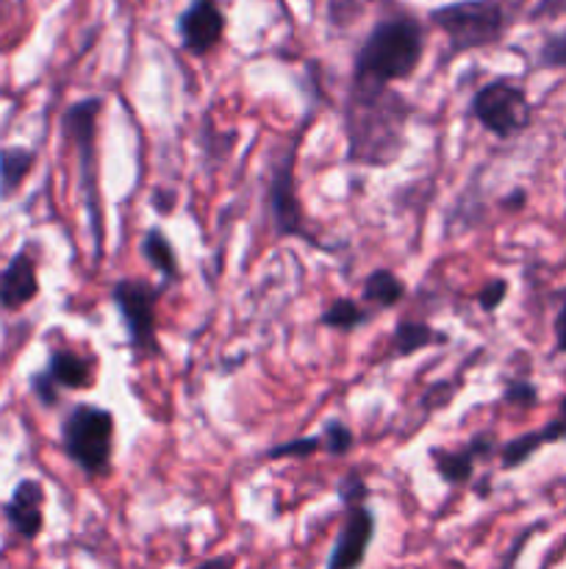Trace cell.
<instances>
[{"label":"cell","instance_id":"9a60e30c","mask_svg":"<svg viewBox=\"0 0 566 569\" xmlns=\"http://www.w3.org/2000/svg\"><path fill=\"white\" fill-rule=\"evenodd\" d=\"M44 372L50 376V381L59 387V392H83V389L94 387V359L92 356H81L75 350H53L48 356V365Z\"/></svg>","mask_w":566,"mask_h":569},{"label":"cell","instance_id":"603a6c76","mask_svg":"<svg viewBox=\"0 0 566 569\" xmlns=\"http://www.w3.org/2000/svg\"><path fill=\"white\" fill-rule=\"evenodd\" d=\"M536 61L544 70H566V31L549 33L538 48Z\"/></svg>","mask_w":566,"mask_h":569},{"label":"cell","instance_id":"ac0fdd59","mask_svg":"<svg viewBox=\"0 0 566 569\" xmlns=\"http://www.w3.org/2000/svg\"><path fill=\"white\" fill-rule=\"evenodd\" d=\"M142 256L148 259V264L164 278V283L181 281V261H178L175 248L170 244L166 233L161 228H150L142 239Z\"/></svg>","mask_w":566,"mask_h":569},{"label":"cell","instance_id":"5bb4252c","mask_svg":"<svg viewBox=\"0 0 566 569\" xmlns=\"http://www.w3.org/2000/svg\"><path fill=\"white\" fill-rule=\"evenodd\" d=\"M566 439V395L560 398L558 403V415L547 422L544 428L538 431H527L522 437H514L511 442H505L503 453H499V467L503 470H519L522 465L533 459L542 448L555 442H564Z\"/></svg>","mask_w":566,"mask_h":569},{"label":"cell","instance_id":"7a4b0ae2","mask_svg":"<svg viewBox=\"0 0 566 569\" xmlns=\"http://www.w3.org/2000/svg\"><path fill=\"white\" fill-rule=\"evenodd\" d=\"M425 56V31L414 17L381 20L364 39L353 61V81L388 87L414 76Z\"/></svg>","mask_w":566,"mask_h":569},{"label":"cell","instance_id":"2e32d148","mask_svg":"<svg viewBox=\"0 0 566 569\" xmlns=\"http://www.w3.org/2000/svg\"><path fill=\"white\" fill-rule=\"evenodd\" d=\"M449 337L442 328H433L425 320H400L394 326L392 333V356L397 359H408V356L420 353V350L438 348V345H447Z\"/></svg>","mask_w":566,"mask_h":569},{"label":"cell","instance_id":"4dcf8cb0","mask_svg":"<svg viewBox=\"0 0 566 569\" xmlns=\"http://www.w3.org/2000/svg\"><path fill=\"white\" fill-rule=\"evenodd\" d=\"M194 569H233V559L231 556H216V559L203 561V565H198Z\"/></svg>","mask_w":566,"mask_h":569},{"label":"cell","instance_id":"8992f818","mask_svg":"<svg viewBox=\"0 0 566 569\" xmlns=\"http://www.w3.org/2000/svg\"><path fill=\"white\" fill-rule=\"evenodd\" d=\"M170 283H148L142 278H120L111 287V303L117 306L125 326L128 348L137 359L161 356L159 342V300Z\"/></svg>","mask_w":566,"mask_h":569},{"label":"cell","instance_id":"6da1fadb","mask_svg":"<svg viewBox=\"0 0 566 569\" xmlns=\"http://www.w3.org/2000/svg\"><path fill=\"white\" fill-rule=\"evenodd\" d=\"M414 106L392 87L350 83L344 106L347 161L355 167H388L403 156Z\"/></svg>","mask_w":566,"mask_h":569},{"label":"cell","instance_id":"44dd1931","mask_svg":"<svg viewBox=\"0 0 566 569\" xmlns=\"http://www.w3.org/2000/svg\"><path fill=\"white\" fill-rule=\"evenodd\" d=\"M320 439H322V450H325L327 456H333V459H342V456H347L355 445L353 428L344 426L342 420L327 422V426L322 428Z\"/></svg>","mask_w":566,"mask_h":569},{"label":"cell","instance_id":"f1b7e54d","mask_svg":"<svg viewBox=\"0 0 566 569\" xmlns=\"http://www.w3.org/2000/svg\"><path fill=\"white\" fill-rule=\"evenodd\" d=\"M558 11H566V0H538V6H536V11H533V17L558 14Z\"/></svg>","mask_w":566,"mask_h":569},{"label":"cell","instance_id":"7c38bea8","mask_svg":"<svg viewBox=\"0 0 566 569\" xmlns=\"http://www.w3.org/2000/svg\"><path fill=\"white\" fill-rule=\"evenodd\" d=\"M39 270L31 250L20 248L0 270V309L22 311L28 303L39 298Z\"/></svg>","mask_w":566,"mask_h":569},{"label":"cell","instance_id":"484cf974","mask_svg":"<svg viewBox=\"0 0 566 569\" xmlns=\"http://www.w3.org/2000/svg\"><path fill=\"white\" fill-rule=\"evenodd\" d=\"M505 298H508V281H505V278H492V281L483 283L475 300L486 315H494V311L503 306Z\"/></svg>","mask_w":566,"mask_h":569},{"label":"cell","instance_id":"f546056e","mask_svg":"<svg viewBox=\"0 0 566 569\" xmlns=\"http://www.w3.org/2000/svg\"><path fill=\"white\" fill-rule=\"evenodd\" d=\"M525 203H527V192H525V189H514V192H508L503 198V206H505V209H511V211L525 209Z\"/></svg>","mask_w":566,"mask_h":569},{"label":"cell","instance_id":"cb8c5ba5","mask_svg":"<svg viewBox=\"0 0 566 569\" xmlns=\"http://www.w3.org/2000/svg\"><path fill=\"white\" fill-rule=\"evenodd\" d=\"M338 500H342L344 506H353V503H366L370 500V487H366L364 476H361V470H347L342 476V481H338Z\"/></svg>","mask_w":566,"mask_h":569},{"label":"cell","instance_id":"d6986e66","mask_svg":"<svg viewBox=\"0 0 566 569\" xmlns=\"http://www.w3.org/2000/svg\"><path fill=\"white\" fill-rule=\"evenodd\" d=\"M364 300L377 309H394L405 300V281L386 267L372 270L364 281Z\"/></svg>","mask_w":566,"mask_h":569},{"label":"cell","instance_id":"52a82bcc","mask_svg":"<svg viewBox=\"0 0 566 569\" xmlns=\"http://www.w3.org/2000/svg\"><path fill=\"white\" fill-rule=\"evenodd\" d=\"M309 126H311V117L294 128L289 144L277 153L275 164H272L270 187H266V209H270L272 222H275L277 237L303 239V242L311 244V248L327 250V253H331L333 248L322 244L320 237L311 233L309 222H305V214H303V206H300L297 200V189H294V161H297V148L300 142H303Z\"/></svg>","mask_w":566,"mask_h":569},{"label":"cell","instance_id":"d4e9b609","mask_svg":"<svg viewBox=\"0 0 566 569\" xmlns=\"http://www.w3.org/2000/svg\"><path fill=\"white\" fill-rule=\"evenodd\" d=\"M28 389H31L37 403L44 406V409H55V406H59V398H61L59 387L50 381V376L44 370L31 372V378H28Z\"/></svg>","mask_w":566,"mask_h":569},{"label":"cell","instance_id":"4fadbf2b","mask_svg":"<svg viewBox=\"0 0 566 569\" xmlns=\"http://www.w3.org/2000/svg\"><path fill=\"white\" fill-rule=\"evenodd\" d=\"M494 453V437L492 433H475L461 448H433L431 459L436 467L438 478L449 487H466L475 476V461L486 459Z\"/></svg>","mask_w":566,"mask_h":569},{"label":"cell","instance_id":"e0dca14e","mask_svg":"<svg viewBox=\"0 0 566 569\" xmlns=\"http://www.w3.org/2000/svg\"><path fill=\"white\" fill-rule=\"evenodd\" d=\"M33 167H37V150L33 148H26V144L0 148V200L3 203H9L20 192Z\"/></svg>","mask_w":566,"mask_h":569},{"label":"cell","instance_id":"7402d4cb","mask_svg":"<svg viewBox=\"0 0 566 569\" xmlns=\"http://www.w3.org/2000/svg\"><path fill=\"white\" fill-rule=\"evenodd\" d=\"M322 450V439L320 433L316 437H297L292 439V442H281L275 445V448H270L264 453L266 461H281V459H311V456H316Z\"/></svg>","mask_w":566,"mask_h":569},{"label":"cell","instance_id":"277c9868","mask_svg":"<svg viewBox=\"0 0 566 569\" xmlns=\"http://www.w3.org/2000/svg\"><path fill=\"white\" fill-rule=\"evenodd\" d=\"M114 415L92 403H78L61 422V450L87 478H103L114 459Z\"/></svg>","mask_w":566,"mask_h":569},{"label":"cell","instance_id":"9c48e42d","mask_svg":"<svg viewBox=\"0 0 566 569\" xmlns=\"http://www.w3.org/2000/svg\"><path fill=\"white\" fill-rule=\"evenodd\" d=\"M347 517L342 522L325 569H358L366 561L370 545L375 539V511L366 503L344 506Z\"/></svg>","mask_w":566,"mask_h":569},{"label":"cell","instance_id":"4316f807","mask_svg":"<svg viewBox=\"0 0 566 569\" xmlns=\"http://www.w3.org/2000/svg\"><path fill=\"white\" fill-rule=\"evenodd\" d=\"M503 400L511 406H522V409H530V406L538 403V389L536 383L527 381V378H516L505 387Z\"/></svg>","mask_w":566,"mask_h":569},{"label":"cell","instance_id":"3957f363","mask_svg":"<svg viewBox=\"0 0 566 569\" xmlns=\"http://www.w3.org/2000/svg\"><path fill=\"white\" fill-rule=\"evenodd\" d=\"M103 111V98L75 100L61 114V137L75 150L78 176H81L83 209H87L89 233H92L94 259L103 253V203H100L98 181V117Z\"/></svg>","mask_w":566,"mask_h":569},{"label":"cell","instance_id":"8fae6325","mask_svg":"<svg viewBox=\"0 0 566 569\" xmlns=\"http://www.w3.org/2000/svg\"><path fill=\"white\" fill-rule=\"evenodd\" d=\"M44 487L37 478H22L17 481L11 498L3 503V517L11 526V531L26 542L39 539L44 531Z\"/></svg>","mask_w":566,"mask_h":569},{"label":"cell","instance_id":"ffe728a7","mask_svg":"<svg viewBox=\"0 0 566 569\" xmlns=\"http://www.w3.org/2000/svg\"><path fill=\"white\" fill-rule=\"evenodd\" d=\"M370 322V311L361 303H355L353 298H336L325 306V311L320 315V326L331 328V331H355V328L366 326Z\"/></svg>","mask_w":566,"mask_h":569},{"label":"cell","instance_id":"30bf717a","mask_svg":"<svg viewBox=\"0 0 566 569\" xmlns=\"http://www.w3.org/2000/svg\"><path fill=\"white\" fill-rule=\"evenodd\" d=\"M178 33L192 56H209L225 37V11L216 0H192L178 17Z\"/></svg>","mask_w":566,"mask_h":569},{"label":"cell","instance_id":"ba28073f","mask_svg":"<svg viewBox=\"0 0 566 569\" xmlns=\"http://www.w3.org/2000/svg\"><path fill=\"white\" fill-rule=\"evenodd\" d=\"M469 114L477 126L497 139H514L530 126L533 109L525 87L511 78L486 81L469 100Z\"/></svg>","mask_w":566,"mask_h":569},{"label":"cell","instance_id":"83f0119b","mask_svg":"<svg viewBox=\"0 0 566 569\" xmlns=\"http://www.w3.org/2000/svg\"><path fill=\"white\" fill-rule=\"evenodd\" d=\"M553 331H555V353H566V289L560 292V306H558V315H555Z\"/></svg>","mask_w":566,"mask_h":569},{"label":"cell","instance_id":"5b68a950","mask_svg":"<svg viewBox=\"0 0 566 569\" xmlns=\"http://www.w3.org/2000/svg\"><path fill=\"white\" fill-rule=\"evenodd\" d=\"M431 22L444 31L449 53L458 56L497 44L508 28V11L503 0H461L433 9Z\"/></svg>","mask_w":566,"mask_h":569}]
</instances>
